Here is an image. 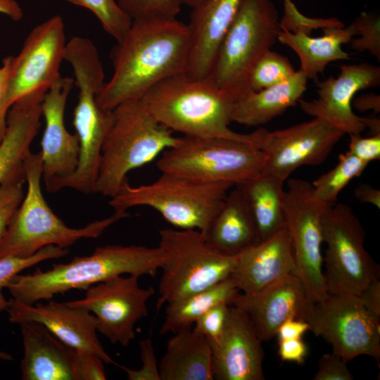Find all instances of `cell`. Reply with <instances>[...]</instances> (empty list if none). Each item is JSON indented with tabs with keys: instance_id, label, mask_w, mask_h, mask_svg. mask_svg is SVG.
<instances>
[{
	"instance_id": "1",
	"label": "cell",
	"mask_w": 380,
	"mask_h": 380,
	"mask_svg": "<svg viewBox=\"0 0 380 380\" xmlns=\"http://www.w3.org/2000/svg\"><path fill=\"white\" fill-rule=\"evenodd\" d=\"M189 47L188 26L177 18L132 20L111 51L113 73L97 97L99 107L111 111L184 72Z\"/></svg>"
},
{
	"instance_id": "2",
	"label": "cell",
	"mask_w": 380,
	"mask_h": 380,
	"mask_svg": "<svg viewBox=\"0 0 380 380\" xmlns=\"http://www.w3.org/2000/svg\"><path fill=\"white\" fill-rule=\"evenodd\" d=\"M164 254L157 247L108 245L97 247L87 256H75L67 263L51 268L15 275L6 289L12 298L32 305L57 294L90 286L120 275L154 277L162 267Z\"/></svg>"
},
{
	"instance_id": "3",
	"label": "cell",
	"mask_w": 380,
	"mask_h": 380,
	"mask_svg": "<svg viewBox=\"0 0 380 380\" xmlns=\"http://www.w3.org/2000/svg\"><path fill=\"white\" fill-rule=\"evenodd\" d=\"M141 99L153 117L172 132L246 141L258 146L259 129L241 134L229 128L234 101L209 77L179 73L160 82Z\"/></svg>"
},
{
	"instance_id": "4",
	"label": "cell",
	"mask_w": 380,
	"mask_h": 380,
	"mask_svg": "<svg viewBox=\"0 0 380 380\" xmlns=\"http://www.w3.org/2000/svg\"><path fill=\"white\" fill-rule=\"evenodd\" d=\"M179 138L153 117L141 99L118 105L111 110L95 192L115 196L130 171L175 146Z\"/></svg>"
},
{
	"instance_id": "5",
	"label": "cell",
	"mask_w": 380,
	"mask_h": 380,
	"mask_svg": "<svg viewBox=\"0 0 380 380\" xmlns=\"http://www.w3.org/2000/svg\"><path fill=\"white\" fill-rule=\"evenodd\" d=\"M42 166L40 153L30 151L24 160L27 189L0 240V259L28 258L48 246L68 248L81 239L97 238L106 229L129 216L114 210L109 217L82 228L66 225L51 209L42 191Z\"/></svg>"
},
{
	"instance_id": "6",
	"label": "cell",
	"mask_w": 380,
	"mask_h": 380,
	"mask_svg": "<svg viewBox=\"0 0 380 380\" xmlns=\"http://www.w3.org/2000/svg\"><path fill=\"white\" fill-rule=\"evenodd\" d=\"M234 185L203 182L162 173L154 182L132 186L126 181L109 205L118 211L145 206L157 211L177 229L204 233L222 206Z\"/></svg>"
},
{
	"instance_id": "7",
	"label": "cell",
	"mask_w": 380,
	"mask_h": 380,
	"mask_svg": "<svg viewBox=\"0 0 380 380\" xmlns=\"http://www.w3.org/2000/svg\"><path fill=\"white\" fill-rule=\"evenodd\" d=\"M279 15L272 0H243L224 34L208 77L234 102L251 91V71L277 41Z\"/></svg>"
},
{
	"instance_id": "8",
	"label": "cell",
	"mask_w": 380,
	"mask_h": 380,
	"mask_svg": "<svg viewBox=\"0 0 380 380\" xmlns=\"http://www.w3.org/2000/svg\"><path fill=\"white\" fill-rule=\"evenodd\" d=\"M265 160V153L251 142L183 136L161 154L156 165L161 173L236 186L261 172Z\"/></svg>"
},
{
	"instance_id": "9",
	"label": "cell",
	"mask_w": 380,
	"mask_h": 380,
	"mask_svg": "<svg viewBox=\"0 0 380 380\" xmlns=\"http://www.w3.org/2000/svg\"><path fill=\"white\" fill-rule=\"evenodd\" d=\"M158 247L164 254L158 284L159 310L163 305L207 289L229 278L236 256L212 248L196 229H160Z\"/></svg>"
},
{
	"instance_id": "10",
	"label": "cell",
	"mask_w": 380,
	"mask_h": 380,
	"mask_svg": "<svg viewBox=\"0 0 380 380\" xmlns=\"http://www.w3.org/2000/svg\"><path fill=\"white\" fill-rule=\"evenodd\" d=\"M322 232L328 293L359 296L379 279V267L364 246V229L350 206L328 207L322 216Z\"/></svg>"
},
{
	"instance_id": "11",
	"label": "cell",
	"mask_w": 380,
	"mask_h": 380,
	"mask_svg": "<svg viewBox=\"0 0 380 380\" xmlns=\"http://www.w3.org/2000/svg\"><path fill=\"white\" fill-rule=\"evenodd\" d=\"M331 205L318 200L312 183L290 179L284 191V211L296 265L295 275L308 298L318 302L328 296L322 270V216Z\"/></svg>"
},
{
	"instance_id": "12",
	"label": "cell",
	"mask_w": 380,
	"mask_h": 380,
	"mask_svg": "<svg viewBox=\"0 0 380 380\" xmlns=\"http://www.w3.org/2000/svg\"><path fill=\"white\" fill-rule=\"evenodd\" d=\"M301 319L345 360L366 355L379 361L380 319L358 296L329 293L320 301L310 302Z\"/></svg>"
},
{
	"instance_id": "13",
	"label": "cell",
	"mask_w": 380,
	"mask_h": 380,
	"mask_svg": "<svg viewBox=\"0 0 380 380\" xmlns=\"http://www.w3.org/2000/svg\"><path fill=\"white\" fill-rule=\"evenodd\" d=\"M139 277L117 276L90 286L84 298L66 302L83 308L96 319L97 331L112 344L127 346L135 338L134 327L148 315L152 287L141 288Z\"/></svg>"
},
{
	"instance_id": "14",
	"label": "cell",
	"mask_w": 380,
	"mask_h": 380,
	"mask_svg": "<svg viewBox=\"0 0 380 380\" xmlns=\"http://www.w3.org/2000/svg\"><path fill=\"white\" fill-rule=\"evenodd\" d=\"M65 24L56 15L35 26L20 53L13 56L8 87V103L28 94L47 90L61 77L60 67L66 48Z\"/></svg>"
},
{
	"instance_id": "15",
	"label": "cell",
	"mask_w": 380,
	"mask_h": 380,
	"mask_svg": "<svg viewBox=\"0 0 380 380\" xmlns=\"http://www.w3.org/2000/svg\"><path fill=\"white\" fill-rule=\"evenodd\" d=\"M345 134L319 118L270 132L261 128L258 146L265 154L263 168L285 182L303 165H317Z\"/></svg>"
},
{
	"instance_id": "16",
	"label": "cell",
	"mask_w": 380,
	"mask_h": 380,
	"mask_svg": "<svg viewBox=\"0 0 380 380\" xmlns=\"http://www.w3.org/2000/svg\"><path fill=\"white\" fill-rule=\"evenodd\" d=\"M74 79L61 77L45 93L42 114L45 128L41 141L42 178L47 191L66 187L78 164L80 144L76 134H70L64 121L68 97Z\"/></svg>"
},
{
	"instance_id": "17",
	"label": "cell",
	"mask_w": 380,
	"mask_h": 380,
	"mask_svg": "<svg viewBox=\"0 0 380 380\" xmlns=\"http://www.w3.org/2000/svg\"><path fill=\"white\" fill-rule=\"evenodd\" d=\"M337 78L329 77L317 84L318 97L298 102L303 112L335 127L344 134H360L365 129L362 117L353 110L355 94L380 84V68L369 63L341 65Z\"/></svg>"
},
{
	"instance_id": "18",
	"label": "cell",
	"mask_w": 380,
	"mask_h": 380,
	"mask_svg": "<svg viewBox=\"0 0 380 380\" xmlns=\"http://www.w3.org/2000/svg\"><path fill=\"white\" fill-rule=\"evenodd\" d=\"M46 301L28 305L9 299L6 312L10 322L39 323L68 346L94 353L106 364L118 365L100 342L96 319L91 312L83 308L70 306L66 302L51 299Z\"/></svg>"
},
{
	"instance_id": "19",
	"label": "cell",
	"mask_w": 380,
	"mask_h": 380,
	"mask_svg": "<svg viewBox=\"0 0 380 380\" xmlns=\"http://www.w3.org/2000/svg\"><path fill=\"white\" fill-rule=\"evenodd\" d=\"M262 341L246 313L231 305L222 336L210 345L213 379H265Z\"/></svg>"
},
{
	"instance_id": "20",
	"label": "cell",
	"mask_w": 380,
	"mask_h": 380,
	"mask_svg": "<svg viewBox=\"0 0 380 380\" xmlns=\"http://www.w3.org/2000/svg\"><path fill=\"white\" fill-rule=\"evenodd\" d=\"M310 302L300 280L291 274L260 292H239L231 305L246 313L264 341L274 337L279 326L286 320L301 319Z\"/></svg>"
},
{
	"instance_id": "21",
	"label": "cell",
	"mask_w": 380,
	"mask_h": 380,
	"mask_svg": "<svg viewBox=\"0 0 380 380\" xmlns=\"http://www.w3.org/2000/svg\"><path fill=\"white\" fill-rule=\"evenodd\" d=\"M295 271L291 240L285 227L239 254L229 277L240 292L253 294Z\"/></svg>"
},
{
	"instance_id": "22",
	"label": "cell",
	"mask_w": 380,
	"mask_h": 380,
	"mask_svg": "<svg viewBox=\"0 0 380 380\" xmlns=\"http://www.w3.org/2000/svg\"><path fill=\"white\" fill-rule=\"evenodd\" d=\"M243 0H204L192 8L188 60L184 73L192 78L208 77L217 51Z\"/></svg>"
},
{
	"instance_id": "23",
	"label": "cell",
	"mask_w": 380,
	"mask_h": 380,
	"mask_svg": "<svg viewBox=\"0 0 380 380\" xmlns=\"http://www.w3.org/2000/svg\"><path fill=\"white\" fill-rule=\"evenodd\" d=\"M19 325L23 346L20 365L23 380H77L75 348L39 323Z\"/></svg>"
},
{
	"instance_id": "24",
	"label": "cell",
	"mask_w": 380,
	"mask_h": 380,
	"mask_svg": "<svg viewBox=\"0 0 380 380\" xmlns=\"http://www.w3.org/2000/svg\"><path fill=\"white\" fill-rule=\"evenodd\" d=\"M202 234L212 248L227 255H238L259 242L252 212L239 187L230 189L220 210Z\"/></svg>"
},
{
	"instance_id": "25",
	"label": "cell",
	"mask_w": 380,
	"mask_h": 380,
	"mask_svg": "<svg viewBox=\"0 0 380 380\" xmlns=\"http://www.w3.org/2000/svg\"><path fill=\"white\" fill-rule=\"evenodd\" d=\"M46 92L39 91L25 96L10 107L6 133L0 144V184L23 166L40 127L42 103Z\"/></svg>"
},
{
	"instance_id": "26",
	"label": "cell",
	"mask_w": 380,
	"mask_h": 380,
	"mask_svg": "<svg viewBox=\"0 0 380 380\" xmlns=\"http://www.w3.org/2000/svg\"><path fill=\"white\" fill-rule=\"evenodd\" d=\"M173 334L158 365L160 380H213L206 338L194 327Z\"/></svg>"
},
{
	"instance_id": "27",
	"label": "cell",
	"mask_w": 380,
	"mask_h": 380,
	"mask_svg": "<svg viewBox=\"0 0 380 380\" xmlns=\"http://www.w3.org/2000/svg\"><path fill=\"white\" fill-rule=\"evenodd\" d=\"M323 35L312 37L303 32H291L281 30L277 41L289 46L298 56L300 70L308 78L317 79L331 62L350 60L348 53L342 45L348 44L357 32L352 23L347 27H328L322 28Z\"/></svg>"
},
{
	"instance_id": "28",
	"label": "cell",
	"mask_w": 380,
	"mask_h": 380,
	"mask_svg": "<svg viewBox=\"0 0 380 380\" xmlns=\"http://www.w3.org/2000/svg\"><path fill=\"white\" fill-rule=\"evenodd\" d=\"M308 77L296 70L286 80L258 91H250L236 101L232 122L258 126L265 124L298 103L306 91Z\"/></svg>"
},
{
	"instance_id": "29",
	"label": "cell",
	"mask_w": 380,
	"mask_h": 380,
	"mask_svg": "<svg viewBox=\"0 0 380 380\" xmlns=\"http://www.w3.org/2000/svg\"><path fill=\"white\" fill-rule=\"evenodd\" d=\"M284 183L273 175L262 171L236 186L241 189L249 205L259 242L286 227Z\"/></svg>"
},
{
	"instance_id": "30",
	"label": "cell",
	"mask_w": 380,
	"mask_h": 380,
	"mask_svg": "<svg viewBox=\"0 0 380 380\" xmlns=\"http://www.w3.org/2000/svg\"><path fill=\"white\" fill-rule=\"evenodd\" d=\"M239 292L229 277L207 289L167 303L160 334H175L192 328L196 320L212 307L221 303L231 305Z\"/></svg>"
},
{
	"instance_id": "31",
	"label": "cell",
	"mask_w": 380,
	"mask_h": 380,
	"mask_svg": "<svg viewBox=\"0 0 380 380\" xmlns=\"http://www.w3.org/2000/svg\"><path fill=\"white\" fill-rule=\"evenodd\" d=\"M368 164L348 151L340 154L336 165L312 182L315 197L329 205H334L343 189L353 179L360 176Z\"/></svg>"
},
{
	"instance_id": "32",
	"label": "cell",
	"mask_w": 380,
	"mask_h": 380,
	"mask_svg": "<svg viewBox=\"0 0 380 380\" xmlns=\"http://www.w3.org/2000/svg\"><path fill=\"white\" fill-rule=\"evenodd\" d=\"M295 71L288 58L268 50L257 61L251 71L249 89L258 91L272 87L286 80Z\"/></svg>"
},
{
	"instance_id": "33",
	"label": "cell",
	"mask_w": 380,
	"mask_h": 380,
	"mask_svg": "<svg viewBox=\"0 0 380 380\" xmlns=\"http://www.w3.org/2000/svg\"><path fill=\"white\" fill-rule=\"evenodd\" d=\"M69 3L89 10L101 23L103 30L117 42L129 30L132 20L120 8L115 0H67Z\"/></svg>"
},
{
	"instance_id": "34",
	"label": "cell",
	"mask_w": 380,
	"mask_h": 380,
	"mask_svg": "<svg viewBox=\"0 0 380 380\" xmlns=\"http://www.w3.org/2000/svg\"><path fill=\"white\" fill-rule=\"evenodd\" d=\"M68 252V248L48 246L28 258L6 257L0 259V311H6L8 303L3 293V289L15 275L42 261L63 257Z\"/></svg>"
},
{
	"instance_id": "35",
	"label": "cell",
	"mask_w": 380,
	"mask_h": 380,
	"mask_svg": "<svg viewBox=\"0 0 380 380\" xmlns=\"http://www.w3.org/2000/svg\"><path fill=\"white\" fill-rule=\"evenodd\" d=\"M132 20L176 18L181 11L180 0H115Z\"/></svg>"
},
{
	"instance_id": "36",
	"label": "cell",
	"mask_w": 380,
	"mask_h": 380,
	"mask_svg": "<svg viewBox=\"0 0 380 380\" xmlns=\"http://www.w3.org/2000/svg\"><path fill=\"white\" fill-rule=\"evenodd\" d=\"M25 182L23 165L0 184V240L24 198L23 185Z\"/></svg>"
},
{
	"instance_id": "37",
	"label": "cell",
	"mask_w": 380,
	"mask_h": 380,
	"mask_svg": "<svg viewBox=\"0 0 380 380\" xmlns=\"http://www.w3.org/2000/svg\"><path fill=\"white\" fill-rule=\"evenodd\" d=\"M357 35L350 41L351 48L357 52L368 51L380 60V18L377 15L362 12L353 22Z\"/></svg>"
},
{
	"instance_id": "38",
	"label": "cell",
	"mask_w": 380,
	"mask_h": 380,
	"mask_svg": "<svg viewBox=\"0 0 380 380\" xmlns=\"http://www.w3.org/2000/svg\"><path fill=\"white\" fill-rule=\"evenodd\" d=\"M231 305L221 303L215 305L201 315L195 322L194 328L200 331L210 345L216 343L224 329Z\"/></svg>"
},
{
	"instance_id": "39",
	"label": "cell",
	"mask_w": 380,
	"mask_h": 380,
	"mask_svg": "<svg viewBox=\"0 0 380 380\" xmlns=\"http://www.w3.org/2000/svg\"><path fill=\"white\" fill-rule=\"evenodd\" d=\"M140 357L141 367L139 369H132L123 365H118L126 373L129 380H160L159 368L151 338L140 341Z\"/></svg>"
},
{
	"instance_id": "40",
	"label": "cell",
	"mask_w": 380,
	"mask_h": 380,
	"mask_svg": "<svg viewBox=\"0 0 380 380\" xmlns=\"http://www.w3.org/2000/svg\"><path fill=\"white\" fill-rule=\"evenodd\" d=\"M346 362V360L334 352L323 355L319 361V368L313 379L352 380L353 377Z\"/></svg>"
},
{
	"instance_id": "41",
	"label": "cell",
	"mask_w": 380,
	"mask_h": 380,
	"mask_svg": "<svg viewBox=\"0 0 380 380\" xmlns=\"http://www.w3.org/2000/svg\"><path fill=\"white\" fill-rule=\"evenodd\" d=\"M77 350V380H105L107 379L103 360L97 355Z\"/></svg>"
},
{
	"instance_id": "42",
	"label": "cell",
	"mask_w": 380,
	"mask_h": 380,
	"mask_svg": "<svg viewBox=\"0 0 380 380\" xmlns=\"http://www.w3.org/2000/svg\"><path fill=\"white\" fill-rule=\"evenodd\" d=\"M348 151L359 159L369 163L380 158V134L362 137L349 134Z\"/></svg>"
},
{
	"instance_id": "43",
	"label": "cell",
	"mask_w": 380,
	"mask_h": 380,
	"mask_svg": "<svg viewBox=\"0 0 380 380\" xmlns=\"http://www.w3.org/2000/svg\"><path fill=\"white\" fill-rule=\"evenodd\" d=\"M12 60V56H6L0 64V144L6 133L10 108L8 103V87Z\"/></svg>"
},
{
	"instance_id": "44",
	"label": "cell",
	"mask_w": 380,
	"mask_h": 380,
	"mask_svg": "<svg viewBox=\"0 0 380 380\" xmlns=\"http://www.w3.org/2000/svg\"><path fill=\"white\" fill-rule=\"evenodd\" d=\"M308 354V347L302 338L279 340L278 355L283 361L303 365Z\"/></svg>"
},
{
	"instance_id": "45",
	"label": "cell",
	"mask_w": 380,
	"mask_h": 380,
	"mask_svg": "<svg viewBox=\"0 0 380 380\" xmlns=\"http://www.w3.org/2000/svg\"><path fill=\"white\" fill-rule=\"evenodd\" d=\"M309 330H310V326L307 322L291 318L279 326L277 336L279 341L300 338Z\"/></svg>"
},
{
	"instance_id": "46",
	"label": "cell",
	"mask_w": 380,
	"mask_h": 380,
	"mask_svg": "<svg viewBox=\"0 0 380 380\" xmlns=\"http://www.w3.org/2000/svg\"><path fill=\"white\" fill-rule=\"evenodd\" d=\"M366 308L376 319H380V281L371 283L359 296Z\"/></svg>"
},
{
	"instance_id": "47",
	"label": "cell",
	"mask_w": 380,
	"mask_h": 380,
	"mask_svg": "<svg viewBox=\"0 0 380 380\" xmlns=\"http://www.w3.org/2000/svg\"><path fill=\"white\" fill-rule=\"evenodd\" d=\"M355 196L361 203L380 208V190L367 184H360L355 190Z\"/></svg>"
},
{
	"instance_id": "48",
	"label": "cell",
	"mask_w": 380,
	"mask_h": 380,
	"mask_svg": "<svg viewBox=\"0 0 380 380\" xmlns=\"http://www.w3.org/2000/svg\"><path fill=\"white\" fill-rule=\"evenodd\" d=\"M360 112L373 110L374 113L380 112V96L376 94H362L353 98L352 106Z\"/></svg>"
},
{
	"instance_id": "49",
	"label": "cell",
	"mask_w": 380,
	"mask_h": 380,
	"mask_svg": "<svg viewBox=\"0 0 380 380\" xmlns=\"http://www.w3.org/2000/svg\"><path fill=\"white\" fill-rule=\"evenodd\" d=\"M0 13L12 20L19 21L23 16V11L16 0H0Z\"/></svg>"
},
{
	"instance_id": "50",
	"label": "cell",
	"mask_w": 380,
	"mask_h": 380,
	"mask_svg": "<svg viewBox=\"0 0 380 380\" xmlns=\"http://www.w3.org/2000/svg\"><path fill=\"white\" fill-rule=\"evenodd\" d=\"M365 128H369L372 135L380 134V120L377 118L362 117Z\"/></svg>"
},
{
	"instance_id": "51",
	"label": "cell",
	"mask_w": 380,
	"mask_h": 380,
	"mask_svg": "<svg viewBox=\"0 0 380 380\" xmlns=\"http://www.w3.org/2000/svg\"><path fill=\"white\" fill-rule=\"evenodd\" d=\"M204 0H180L182 4H184L190 8H194L199 5Z\"/></svg>"
},
{
	"instance_id": "52",
	"label": "cell",
	"mask_w": 380,
	"mask_h": 380,
	"mask_svg": "<svg viewBox=\"0 0 380 380\" xmlns=\"http://www.w3.org/2000/svg\"><path fill=\"white\" fill-rule=\"evenodd\" d=\"M0 360L4 361H11L13 357L11 354L0 350Z\"/></svg>"
},
{
	"instance_id": "53",
	"label": "cell",
	"mask_w": 380,
	"mask_h": 380,
	"mask_svg": "<svg viewBox=\"0 0 380 380\" xmlns=\"http://www.w3.org/2000/svg\"></svg>"
}]
</instances>
